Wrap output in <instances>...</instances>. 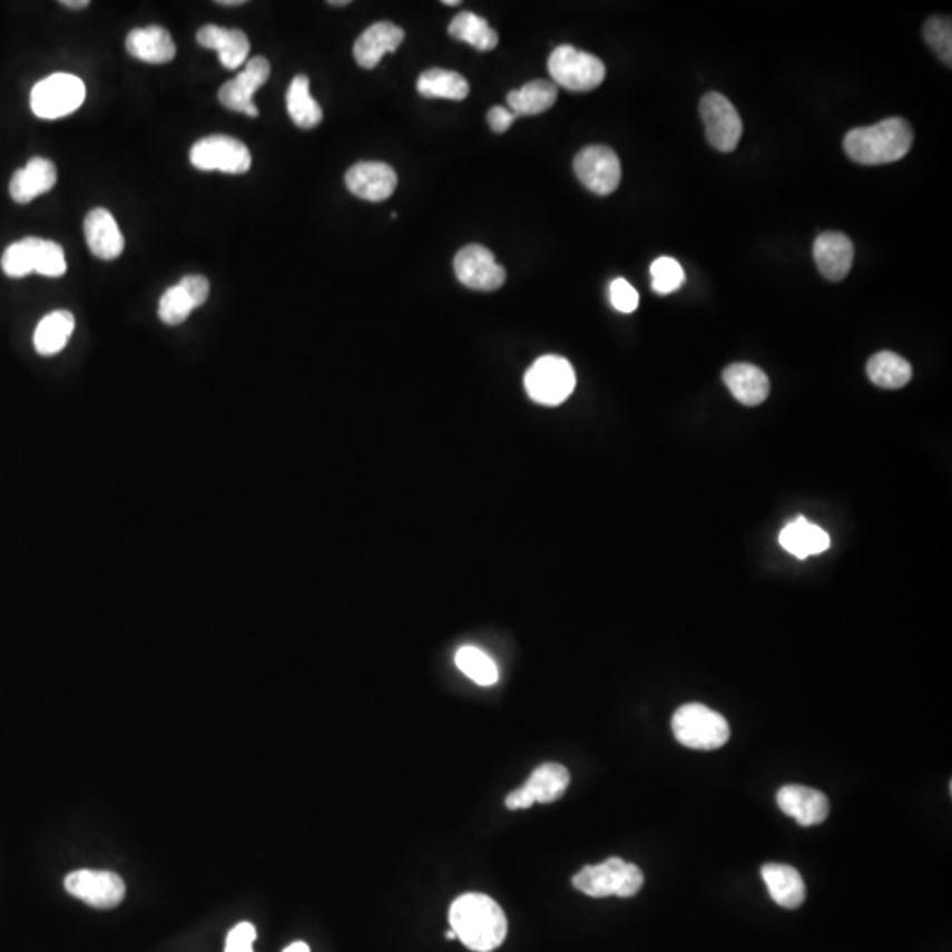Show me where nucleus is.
I'll list each match as a JSON object with an SVG mask.
<instances>
[{"mask_svg": "<svg viewBox=\"0 0 952 952\" xmlns=\"http://www.w3.org/2000/svg\"><path fill=\"white\" fill-rule=\"evenodd\" d=\"M450 926L465 948L491 952L507 939L508 921L503 909L485 894H462L450 906Z\"/></svg>", "mask_w": 952, "mask_h": 952, "instance_id": "obj_1", "label": "nucleus"}, {"mask_svg": "<svg viewBox=\"0 0 952 952\" xmlns=\"http://www.w3.org/2000/svg\"><path fill=\"white\" fill-rule=\"evenodd\" d=\"M914 131L905 119H885L875 126L857 127L846 133V156L860 165L879 166L896 163L909 154Z\"/></svg>", "mask_w": 952, "mask_h": 952, "instance_id": "obj_2", "label": "nucleus"}, {"mask_svg": "<svg viewBox=\"0 0 952 952\" xmlns=\"http://www.w3.org/2000/svg\"><path fill=\"white\" fill-rule=\"evenodd\" d=\"M571 884L586 896L631 897L642 889L644 873L637 864L610 857L601 864L582 867L571 879Z\"/></svg>", "mask_w": 952, "mask_h": 952, "instance_id": "obj_3", "label": "nucleus"}, {"mask_svg": "<svg viewBox=\"0 0 952 952\" xmlns=\"http://www.w3.org/2000/svg\"><path fill=\"white\" fill-rule=\"evenodd\" d=\"M673 733L683 746L691 749H718L730 739L727 719L704 704L679 707L673 716Z\"/></svg>", "mask_w": 952, "mask_h": 952, "instance_id": "obj_4", "label": "nucleus"}, {"mask_svg": "<svg viewBox=\"0 0 952 952\" xmlns=\"http://www.w3.org/2000/svg\"><path fill=\"white\" fill-rule=\"evenodd\" d=\"M576 371L563 356L547 355L538 359L524 376L529 398L543 406H559L576 390Z\"/></svg>", "mask_w": 952, "mask_h": 952, "instance_id": "obj_5", "label": "nucleus"}, {"mask_svg": "<svg viewBox=\"0 0 952 952\" xmlns=\"http://www.w3.org/2000/svg\"><path fill=\"white\" fill-rule=\"evenodd\" d=\"M549 72L556 87L561 85L571 92H589L606 80V66L598 57L563 45L549 57Z\"/></svg>", "mask_w": 952, "mask_h": 952, "instance_id": "obj_6", "label": "nucleus"}, {"mask_svg": "<svg viewBox=\"0 0 952 952\" xmlns=\"http://www.w3.org/2000/svg\"><path fill=\"white\" fill-rule=\"evenodd\" d=\"M85 84L68 72H57L35 85L30 94V108L39 119L56 120L68 117L84 105Z\"/></svg>", "mask_w": 952, "mask_h": 952, "instance_id": "obj_7", "label": "nucleus"}, {"mask_svg": "<svg viewBox=\"0 0 952 952\" xmlns=\"http://www.w3.org/2000/svg\"><path fill=\"white\" fill-rule=\"evenodd\" d=\"M190 165L202 171H223L242 175L251 169L249 148L237 138L226 135H212L196 141L189 153Z\"/></svg>", "mask_w": 952, "mask_h": 952, "instance_id": "obj_8", "label": "nucleus"}, {"mask_svg": "<svg viewBox=\"0 0 952 952\" xmlns=\"http://www.w3.org/2000/svg\"><path fill=\"white\" fill-rule=\"evenodd\" d=\"M700 117L706 127L707 141L718 153H733L743 135V120L733 102L718 92H709L700 99Z\"/></svg>", "mask_w": 952, "mask_h": 952, "instance_id": "obj_9", "label": "nucleus"}, {"mask_svg": "<svg viewBox=\"0 0 952 952\" xmlns=\"http://www.w3.org/2000/svg\"><path fill=\"white\" fill-rule=\"evenodd\" d=\"M63 887L71 896L78 897L94 909H115L126 897L122 876L114 872L77 870L66 876Z\"/></svg>", "mask_w": 952, "mask_h": 952, "instance_id": "obj_10", "label": "nucleus"}, {"mask_svg": "<svg viewBox=\"0 0 952 952\" xmlns=\"http://www.w3.org/2000/svg\"><path fill=\"white\" fill-rule=\"evenodd\" d=\"M573 169L582 186L595 195H610L621 183V163L618 154L606 145L582 148L576 156Z\"/></svg>", "mask_w": 952, "mask_h": 952, "instance_id": "obj_11", "label": "nucleus"}, {"mask_svg": "<svg viewBox=\"0 0 952 952\" xmlns=\"http://www.w3.org/2000/svg\"><path fill=\"white\" fill-rule=\"evenodd\" d=\"M570 785V773L567 767L558 762H547L531 773L528 782L521 788L513 791L507 797V808L526 809L531 808L534 803H554L563 797Z\"/></svg>", "mask_w": 952, "mask_h": 952, "instance_id": "obj_12", "label": "nucleus"}, {"mask_svg": "<svg viewBox=\"0 0 952 952\" xmlns=\"http://www.w3.org/2000/svg\"><path fill=\"white\" fill-rule=\"evenodd\" d=\"M455 275L464 286L479 292H494L503 286L507 272L495 262L494 254L483 246H465L453 259Z\"/></svg>", "mask_w": 952, "mask_h": 952, "instance_id": "obj_13", "label": "nucleus"}, {"mask_svg": "<svg viewBox=\"0 0 952 952\" xmlns=\"http://www.w3.org/2000/svg\"><path fill=\"white\" fill-rule=\"evenodd\" d=\"M268 78H271V62L265 57H254L247 60L246 68L237 78L226 81L220 87L217 98L228 110L238 111L254 119L259 115L258 106L253 101L254 94L267 84Z\"/></svg>", "mask_w": 952, "mask_h": 952, "instance_id": "obj_14", "label": "nucleus"}, {"mask_svg": "<svg viewBox=\"0 0 952 952\" xmlns=\"http://www.w3.org/2000/svg\"><path fill=\"white\" fill-rule=\"evenodd\" d=\"M778 808L803 827L822 824L830 815L831 804L824 792L804 785H785L776 794Z\"/></svg>", "mask_w": 952, "mask_h": 952, "instance_id": "obj_15", "label": "nucleus"}, {"mask_svg": "<svg viewBox=\"0 0 952 952\" xmlns=\"http://www.w3.org/2000/svg\"><path fill=\"white\" fill-rule=\"evenodd\" d=\"M347 189L359 198L367 202H385L394 195L398 187V174L392 166L385 163L365 161L356 163L347 169Z\"/></svg>", "mask_w": 952, "mask_h": 952, "instance_id": "obj_16", "label": "nucleus"}, {"mask_svg": "<svg viewBox=\"0 0 952 952\" xmlns=\"http://www.w3.org/2000/svg\"><path fill=\"white\" fill-rule=\"evenodd\" d=\"M84 232L87 246L96 258L111 262L124 253L126 242L110 210L106 208L90 210L85 217Z\"/></svg>", "mask_w": 952, "mask_h": 952, "instance_id": "obj_17", "label": "nucleus"}, {"mask_svg": "<svg viewBox=\"0 0 952 952\" xmlns=\"http://www.w3.org/2000/svg\"><path fill=\"white\" fill-rule=\"evenodd\" d=\"M813 258L825 279H845L854 262V244L843 233H822L813 244Z\"/></svg>", "mask_w": 952, "mask_h": 952, "instance_id": "obj_18", "label": "nucleus"}, {"mask_svg": "<svg viewBox=\"0 0 952 952\" xmlns=\"http://www.w3.org/2000/svg\"><path fill=\"white\" fill-rule=\"evenodd\" d=\"M404 41V30L392 21H377L356 39L353 56L360 68L374 69L386 53H394Z\"/></svg>", "mask_w": 952, "mask_h": 952, "instance_id": "obj_19", "label": "nucleus"}, {"mask_svg": "<svg viewBox=\"0 0 952 952\" xmlns=\"http://www.w3.org/2000/svg\"><path fill=\"white\" fill-rule=\"evenodd\" d=\"M56 184V165L45 157H32L26 168L14 171L9 184V195L17 204L26 205L38 196L50 193Z\"/></svg>", "mask_w": 952, "mask_h": 952, "instance_id": "obj_20", "label": "nucleus"}, {"mask_svg": "<svg viewBox=\"0 0 952 952\" xmlns=\"http://www.w3.org/2000/svg\"><path fill=\"white\" fill-rule=\"evenodd\" d=\"M196 41L199 47L216 50L220 63L226 69L241 68L249 57L251 42L247 36L238 29H225L219 26H205L198 30Z\"/></svg>", "mask_w": 952, "mask_h": 952, "instance_id": "obj_21", "label": "nucleus"}, {"mask_svg": "<svg viewBox=\"0 0 952 952\" xmlns=\"http://www.w3.org/2000/svg\"><path fill=\"white\" fill-rule=\"evenodd\" d=\"M127 53L148 63H168L177 56L174 38L165 27L148 26L127 35Z\"/></svg>", "mask_w": 952, "mask_h": 952, "instance_id": "obj_22", "label": "nucleus"}, {"mask_svg": "<svg viewBox=\"0 0 952 952\" xmlns=\"http://www.w3.org/2000/svg\"><path fill=\"white\" fill-rule=\"evenodd\" d=\"M760 875L776 905L783 909H799L803 905L806 900V885L796 867L769 863L762 866Z\"/></svg>", "mask_w": 952, "mask_h": 952, "instance_id": "obj_23", "label": "nucleus"}, {"mask_svg": "<svg viewBox=\"0 0 952 952\" xmlns=\"http://www.w3.org/2000/svg\"><path fill=\"white\" fill-rule=\"evenodd\" d=\"M724 381L730 394L745 406H758L769 395V377L757 365H728L724 371Z\"/></svg>", "mask_w": 952, "mask_h": 952, "instance_id": "obj_24", "label": "nucleus"}, {"mask_svg": "<svg viewBox=\"0 0 952 952\" xmlns=\"http://www.w3.org/2000/svg\"><path fill=\"white\" fill-rule=\"evenodd\" d=\"M779 546L797 559H806L830 549L831 538L824 529L797 517L782 529Z\"/></svg>", "mask_w": 952, "mask_h": 952, "instance_id": "obj_25", "label": "nucleus"}, {"mask_svg": "<svg viewBox=\"0 0 952 952\" xmlns=\"http://www.w3.org/2000/svg\"><path fill=\"white\" fill-rule=\"evenodd\" d=\"M75 332V316L69 311H53L42 317L35 332L36 352L41 356H53L68 346Z\"/></svg>", "mask_w": 952, "mask_h": 952, "instance_id": "obj_26", "label": "nucleus"}, {"mask_svg": "<svg viewBox=\"0 0 952 952\" xmlns=\"http://www.w3.org/2000/svg\"><path fill=\"white\" fill-rule=\"evenodd\" d=\"M556 99H558V87L552 81L534 80L508 94L507 101L508 108L517 117H526V115H538L550 110Z\"/></svg>", "mask_w": 952, "mask_h": 952, "instance_id": "obj_27", "label": "nucleus"}, {"mask_svg": "<svg viewBox=\"0 0 952 952\" xmlns=\"http://www.w3.org/2000/svg\"><path fill=\"white\" fill-rule=\"evenodd\" d=\"M286 108H288L293 124L301 129H313V127L322 124V106L317 105L316 99L311 96L310 78L305 75H298L289 84L288 94H286Z\"/></svg>", "mask_w": 952, "mask_h": 952, "instance_id": "obj_28", "label": "nucleus"}, {"mask_svg": "<svg viewBox=\"0 0 952 952\" xmlns=\"http://www.w3.org/2000/svg\"><path fill=\"white\" fill-rule=\"evenodd\" d=\"M416 89L423 98L462 101L470 94V84L459 72L449 71V69H429L420 75Z\"/></svg>", "mask_w": 952, "mask_h": 952, "instance_id": "obj_29", "label": "nucleus"}, {"mask_svg": "<svg viewBox=\"0 0 952 952\" xmlns=\"http://www.w3.org/2000/svg\"><path fill=\"white\" fill-rule=\"evenodd\" d=\"M867 377L876 386L887 390L902 389L912 380V365L893 352H881L867 362Z\"/></svg>", "mask_w": 952, "mask_h": 952, "instance_id": "obj_30", "label": "nucleus"}, {"mask_svg": "<svg viewBox=\"0 0 952 952\" xmlns=\"http://www.w3.org/2000/svg\"><path fill=\"white\" fill-rule=\"evenodd\" d=\"M449 32L452 38L468 42L480 51L494 50L500 42V36L489 26V21L483 20L479 14L471 13V11H462L461 14L453 18Z\"/></svg>", "mask_w": 952, "mask_h": 952, "instance_id": "obj_31", "label": "nucleus"}, {"mask_svg": "<svg viewBox=\"0 0 952 952\" xmlns=\"http://www.w3.org/2000/svg\"><path fill=\"white\" fill-rule=\"evenodd\" d=\"M39 241L41 238L27 237L23 241L14 242L4 251L0 265H2V271L8 277L20 279V277H26V275L36 272Z\"/></svg>", "mask_w": 952, "mask_h": 952, "instance_id": "obj_32", "label": "nucleus"}, {"mask_svg": "<svg viewBox=\"0 0 952 952\" xmlns=\"http://www.w3.org/2000/svg\"><path fill=\"white\" fill-rule=\"evenodd\" d=\"M459 670L480 686H492L498 681V667L482 649L474 646H462L455 655Z\"/></svg>", "mask_w": 952, "mask_h": 952, "instance_id": "obj_33", "label": "nucleus"}, {"mask_svg": "<svg viewBox=\"0 0 952 952\" xmlns=\"http://www.w3.org/2000/svg\"><path fill=\"white\" fill-rule=\"evenodd\" d=\"M193 311L195 305L190 302L189 295L177 284L163 293L157 314L165 325L177 326L183 325Z\"/></svg>", "mask_w": 952, "mask_h": 952, "instance_id": "obj_34", "label": "nucleus"}, {"mask_svg": "<svg viewBox=\"0 0 952 952\" xmlns=\"http://www.w3.org/2000/svg\"><path fill=\"white\" fill-rule=\"evenodd\" d=\"M685 283V271L674 258H658L651 265L652 292L658 295H669L677 292Z\"/></svg>", "mask_w": 952, "mask_h": 952, "instance_id": "obj_35", "label": "nucleus"}, {"mask_svg": "<svg viewBox=\"0 0 952 952\" xmlns=\"http://www.w3.org/2000/svg\"><path fill=\"white\" fill-rule=\"evenodd\" d=\"M924 38L931 50L944 62L951 63L952 59V30L951 20L944 17H933L924 26Z\"/></svg>", "mask_w": 952, "mask_h": 952, "instance_id": "obj_36", "label": "nucleus"}, {"mask_svg": "<svg viewBox=\"0 0 952 952\" xmlns=\"http://www.w3.org/2000/svg\"><path fill=\"white\" fill-rule=\"evenodd\" d=\"M68 271V262L62 247L53 241H39L38 265L36 272L45 277H60Z\"/></svg>", "mask_w": 952, "mask_h": 952, "instance_id": "obj_37", "label": "nucleus"}, {"mask_svg": "<svg viewBox=\"0 0 952 952\" xmlns=\"http://www.w3.org/2000/svg\"><path fill=\"white\" fill-rule=\"evenodd\" d=\"M610 302L614 310L619 313L630 314L639 307V293L627 279H614L609 288Z\"/></svg>", "mask_w": 952, "mask_h": 952, "instance_id": "obj_38", "label": "nucleus"}, {"mask_svg": "<svg viewBox=\"0 0 952 952\" xmlns=\"http://www.w3.org/2000/svg\"><path fill=\"white\" fill-rule=\"evenodd\" d=\"M254 940H256V928L253 924H237L228 933L225 952H254Z\"/></svg>", "mask_w": 952, "mask_h": 952, "instance_id": "obj_39", "label": "nucleus"}, {"mask_svg": "<svg viewBox=\"0 0 952 952\" xmlns=\"http://www.w3.org/2000/svg\"><path fill=\"white\" fill-rule=\"evenodd\" d=\"M178 286L189 295L195 310L199 305H204L207 302L208 295H210V283H208L207 277H204V275H186L178 283Z\"/></svg>", "mask_w": 952, "mask_h": 952, "instance_id": "obj_40", "label": "nucleus"}, {"mask_svg": "<svg viewBox=\"0 0 952 952\" xmlns=\"http://www.w3.org/2000/svg\"><path fill=\"white\" fill-rule=\"evenodd\" d=\"M516 119L517 115L508 106H494L487 114V122L491 126L492 131L498 133V135L507 133Z\"/></svg>", "mask_w": 952, "mask_h": 952, "instance_id": "obj_41", "label": "nucleus"}, {"mask_svg": "<svg viewBox=\"0 0 952 952\" xmlns=\"http://www.w3.org/2000/svg\"><path fill=\"white\" fill-rule=\"evenodd\" d=\"M60 4L71 9H84L90 4L89 0H62Z\"/></svg>", "mask_w": 952, "mask_h": 952, "instance_id": "obj_42", "label": "nucleus"}, {"mask_svg": "<svg viewBox=\"0 0 952 952\" xmlns=\"http://www.w3.org/2000/svg\"><path fill=\"white\" fill-rule=\"evenodd\" d=\"M283 952H311L310 945L305 944V942H295V944L288 945V948L284 949Z\"/></svg>", "mask_w": 952, "mask_h": 952, "instance_id": "obj_43", "label": "nucleus"}, {"mask_svg": "<svg viewBox=\"0 0 952 952\" xmlns=\"http://www.w3.org/2000/svg\"><path fill=\"white\" fill-rule=\"evenodd\" d=\"M216 4H219V6H242V4H244V0H217Z\"/></svg>", "mask_w": 952, "mask_h": 952, "instance_id": "obj_44", "label": "nucleus"}, {"mask_svg": "<svg viewBox=\"0 0 952 952\" xmlns=\"http://www.w3.org/2000/svg\"><path fill=\"white\" fill-rule=\"evenodd\" d=\"M328 4H331V6H347V4H350V0H331V2H328Z\"/></svg>", "mask_w": 952, "mask_h": 952, "instance_id": "obj_45", "label": "nucleus"}, {"mask_svg": "<svg viewBox=\"0 0 952 952\" xmlns=\"http://www.w3.org/2000/svg\"><path fill=\"white\" fill-rule=\"evenodd\" d=\"M444 6H461V0H443Z\"/></svg>", "mask_w": 952, "mask_h": 952, "instance_id": "obj_46", "label": "nucleus"}, {"mask_svg": "<svg viewBox=\"0 0 952 952\" xmlns=\"http://www.w3.org/2000/svg\"><path fill=\"white\" fill-rule=\"evenodd\" d=\"M444 936H446V939H450V940L458 939V935H455V931H453V930H450L449 933H446V935H444Z\"/></svg>", "mask_w": 952, "mask_h": 952, "instance_id": "obj_47", "label": "nucleus"}]
</instances>
